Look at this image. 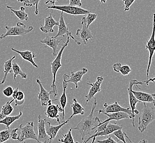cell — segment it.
I'll use <instances>...</instances> for the list:
<instances>
[{
  "label": "cell",
  "mask_w": 155,
  "mask_h": 143,
  "mask_svg": "<svg viewBox=\"0 0 155 143\" xmlns=\"http://www.w3.org/2000/svg\"><path fill=\"white\" fill-rule=\"evenodd\" d=\"M94 101L92 104V107L89 115L84 117L78 123L76 127L72 128L73 129L78 130L81 134V140H84V138L88 135L90 134L91 131L95 129L96 125L98 124L99 118L96 117H94V113L95 112V108L97 107V101L95 98H94Z\"/></svg>",
  "instance_id": "obj_1"
},
{
  "label": "cell",
  "mask_w": 155,
  "mask_h": 143,
  "mask_svg": "<svg viewBox=\"0 0 155 143\" xmlns=\"http://www.w3.org/2000/svg\"><path fill=\"white\" fill-rule=\"evenodd\" d=\"M143 107L138 119L137 128L139 131L143 133L146 131L150 123L155 119V110L153 107H150L143 102Z\"/></svg>",
  "instance_id": "obj_2"
},
{
  "label": "cell",
  "mask_w": 155,
  "mask_h": 143,
  "mask_svg": "<svg viewBox=\"0 0 155 143\" xmlns=\"http://www.w3.org/2000/svg\"><path fill=\"white\" fill-rule=\"evenodd\" d=\"M70 42V38L69 36H67V42L63 45L62 48H61L60 51L56 55L54 61L51 63V72L52 74V82L51 84V87L52 88V90L54 91V94L53 95L54 97L57 96L58 94H57V88L56 85V75H57V72L59 70L60 67L62 66V63H61V60H62V56L63 52L65 48L68 46L69 43Z\"/></svg>",
  "instance_id": "obj_3"
},
{
  "label": "cell",
  "mask_w": 155,
  "mask_h": 143,
  "mask_svg": "<svg viewBox=\"0 0 155 143\" xmlns=\"http://www.w3.org/2000/svg\"><path fill=\"white\" fill-rule=\"evenodd\" d=\"M6 32L0 36V39H4L7 36H24L27 34L30 33L34 29L33 26H30L27 28L26 25L21 22H18L15 26L9 27L5 26Z\"/></svg>",
  "instance_id": "obj_4"
},
{
  "label": "cell",
  "mask_w": 155,
  "mask_h": 143,
  "mask_svg": "<svg viewBox=\"0 0 155 143\" xmlns=\"http://www.w3.org/2000/svg\"><path fill=\"white\" fill-rule=\"evenodd\" d=\"M144 82H141L137 81L136 79H130L129 87L128 88V98L130 108L131 111L132 117H131V122L133 126L134 127V117L135 115L139 114V111L136 109V105L138 102H141L138 100L137 98L135 97L133 93L131 92V90L133 89V87L135 85H143Z\"/></svg>",
  "instance_id": "obj_5"
},
{
  "label": "cell",
  "mask_w": 155,
  "mask_h": 143,
  "mask_svg": "<svg viewBox=\"0 0 155 143\" xmlns=\"http://www.w3.org/2000/svg\"><path fill=\"white\" fill-rule=\"evenodd\" d=\"M48 9H56L58 10L63 13H66L70 15H86L90 12L89 10L84 9L81 7L78 6H71V5H63V6H58L52 5L51 6H48L46 8V10Z\"/></svg>",
  "instance_id": "obj_6"
},
{
  "label": "cell",
  "mask_w": 155,
  "mask_h": 143,
  "mask_svg": "<svg viewBox=\"0 0 155 143\" xmlns=\"http://www.w3.org/2000/svg\"><path fill=\"white\" fill-rule=\"evenodd\" d=\"M155 13L152 15V30L151 35H150L149 39L146 42L145 48L149 51V59H148V64L146 68V77L147 79L149 77V72L150 67L151 65L152 57L155 51Z\"/></svg>",
  "instance_id": "obj_7"
},
{
  "label": "cell",
  "mask_w": 155,
  "mask_h": 143,
  "mask_svg": "<svg viewBox=\"0 0 155 143\" xmlns=\"http://www.w3.org/2000/svg\"><path fill=\"white\" fill-rule=\"evenodd\" d=\"M21 130L20 135L18 137L17 141L19 142H23L27 139H33L38 142V138L36 133L34 130V122H28L25 125L21 124L19 125Z\"/></svg>",
  "instance_id": "obj_8"
},
{
  "label": "cell",
  "mask_w": 155,
  "mask_h": 143,
  "mask_svg": "<svg viewBox=\"0 0 155 143\" xmlns=\"http://www.w3.org/2000/svg\"><path fill=\"white\" fill-rule=\"evenodd\" d=\"M36 83L38 84L40 87V91L38 93V101H40L42 106H46L48 105L51 104L52 102L56 101L58 98H56L54 100H51L50 98V95L51 94H54L53 90L48 91L44 88L42 84L41 81L38 77L36 79Z\"/></svg>",
  "instance_id": "obj_9"
},
{
  "label": "cell",
  "mask_w": 155,
  "mask_h": 143,
  "mask_svg": "<svg viewBox=\"0 0 155 143\" xmlns=\"http://www.w3.org/2000/svg\"><path fill=\"white\" fill-rule=\"evenodd\" d=\"M122 128V125H118L116 122H114V123L108 122L106 125V128H104L103 131L96 133H94L93 135H91L90 137L88 138L87 140L84 141L83 143H87L91 139H93L91 143H94L95 141L96 138L97 137H102V136H107L110 134H112V133L114 131H116L117 129Z\"/></svg>",
  "instance_id": "obj_10"
},
{
  "label": "cell",
  "mask_w": 155,
  "mask_h": 143,
  "mask_svg": "<svg viewBox=\"0 0 155 143\" xmlns=\"http://www.w3.org/2000/svg\"><path fill=\"white\" fill-rule=\"evenodd\" d=\"M38 143H51L52 140L50 139V137L47 134L45 128V123L46 119H42L41 115H39L38 117Z\"/></svg>",
  "instance_id": "obj_11"
},
{
  "label": "cell",
  "mask_w": 155,
  "mask_h": 143,
  "mask_svg": "<svg viewBox=\"0 0 155 143\" xmlns=\"http://www.w3.org/2000/svg\"><path fill=\"white\" fill-rule=\"evenodd\" d=\"M98 111V113H101L102 112H106V113H112V112H124L125 113L129 114L130 116L132 117L131 111L129 108H124L121 106L118 103V102L115 101L113 104L108 105L107 103L105 102L104 104V108L102 110H95V112Z\"/></svg>",
  "instance_id": "obj_12"
},
{
  "label": "cell",
  "mask_w": 155,
  "mask_h": 143,
  "mask_svg": "<svg viewBox=\"0 0 155 143\" xmlns=\"http://www.w3.org/2000/svg\"><path fill=\"white\" fill-rule=\"evenodd\" d=\"M88 72L87 69L85 68H82L81 70L78 71H72L71 72V75H68L67 74H64L63 75V79L65 80L67 83H72L74 84L75 88H78V83L82 80L84 75L87 74Z\"/></svg>",
  "instance_id": "obj_13"
},
{
  "label": "cell",
  "mask_w": 155,
  "mask_h": 143,
  "mask_svg": "<svg viewBox=\"0 0 155 143\" xmlns=\"http://www.w3.org/2000/svg\"><path fill=\"white\" fill-rule=\"evenodd\" d=\"M58 23H59L58 25V32H57V34L54 36V38H58V37H61V36L64 37L66 35L67 36H69V38H71L78 45H81V42H79L77 39H75L74 37L72 35V33L69 31L68 28L67 26L64 19L63 12H61V13L60 21H59Z\"/></svg>",
  "instance_id": "obj_14"
},
{
  "label": "cell",
  "mask_w": 155,
  "mask_h": 143,
  "mask_svg": "<svg viewBox=\"0 0 155 143\" xmlns=\"http://www.w3.org/2000/svg\"><path fill=\"white\" fill-rule=\"evenodd\" d=\"M81 23L82 25V28L77 29L75 34L81 39V42H83V44H86L89 40H93L94 38L93 33L88 28V27H87V22L85 19V17H84L81 19Z\"/></svg>",
  "instance_id": "obj_15"
},
{
  "label": "cell",
  "mask_w": 155,
  "mask_h": 143,
  "mask_svg": "<svg viewBox=\"0 0 155 143\" xmlns=\"http://www.w3.org/2000/svg\"><path fill=\"white\" fill-rule=\"evenodd\" d=\"M104 77L102 76H98L96 78V81L91 83L90 82L87 83V85H89L91 87L90 89L89 92L87 94V95L85 96V103L87 104V103L88 102L90 101L92 98H94V96L98 92H100L101 90L102 83L104 81Z\"/></svg>",
  "instance_id": "obj_16"
},
{
  "label": "cell",
  "mask_w": 155,
  "mask_h": 143,
  "mask_svg": "<svg viewBox=\"0 0 155 143\" xmlns=\"http://www.w3.org/2000/svg\"><path fill=\"white\" fill-rule=\"evenodd\" d=\"M62 113V108L58 105L52 104V103L48 105V107L45 111V115L48 118L56 119L57 122L60 123L59 112Z\"/></svg>",
  "instance_id": "obj_17"
},
{
  "label": "cell",
  "mask_w": 155,
  "mask_h": 143,
  "mask_svg": "<svg viewBox=\"0 0 155 143\" xmlns=\"http://www.w3.org/2000/svg\"><path fill=\"white\" fill-rule=\"evenodd\" d=\"M101 113L104 114L108 117L107 119H105L104 121H101L100 119H98V124L96 126L95 129L97 127L101 125L102 123L110 122V121H120L121 119L130 118L131 119V116L127 113L124 112H112V113H106V112H102Z\"/></svg>",
  "instance_id": "obj_18"
},
{
  "label": "cell",
  "mask_w": 155,
  "mask_h": 143,
  "mask_svg": "<svg viewBox=\"0 0 155 143\" xmlns=\"http://www.w3.org/2000/svg\"><path fill=\"white\" fill-rule=\"evenodd\" d=\"M62 41V39L60 40L57 39V38H54V36H47L45 39L41 40L40 42L45 46L51 48L52 49V55L56 56L57 54L58 47Z\"/></svg>",
  "instance_id": "obj_19"
},
{
  "label": "cell",
  "mask_w": 155,
  "mask_h": 143,
  "mask_svg": "<svg viewBox=\"0 0 155 143\" xmlns=\"http://www.w3.org/2000/svg\"><path fill=\"white\" fill-rule=\"evenodd\" d=\"M58 22L52 17V13H51L48 17L45 18V24L44 25H40V29L43 33L48 34V33H54L53 28L54 26L58 25Z\"/></svg>",
  "instance_id": "obj_20"
},
{
  "label": "cell",
  "mask_w": 155,
  "mask_h": 143,
  "mask_svg": "<svg viewBox=\"0 0 155 143\" xmlns=\"http://www.w3.org/2000/svg\"><path fill=\"white\" fill-rule=\"evenodd\" d=\"M69 121V119H67L65 121H63L62 123H60L59 125H51L50 122H47V125H45V128H46V131L48 134V137H50V139L51 140L54 139L56 137L58 134V132L60 131V129L63 126L65 125L67 123H68Z\"/></svg>",
  "instance_id": "obj_21"
},
{
  "label": "cell",
  "mask_w": 155,
  "mask_h": 143,
  "mask_svg": "<svg viewBox=\"0 0 155 143\" xmlns=\"http://www.w3.org/2000/svg\"><path fill=\"white\" fill-rule=\"evenodd\" d=\"M12 51L15 52L16 53L19 54L21 57L24 61H27L28 62H30L34 67H35L36 68H38V66L37 65L34 58L36 57V54L30 50H24V51H19L15 48H11Z\"/></svg>",
  "instance_id": "obj_22"
},
{
  "label": "cell",
  "mask_w": 155,
  "mask_h": 143,
  "mask_svg": "<svg viewBox=\"0 0 155 143\" xmlns=\"http://www.w3.org/2000/svg\"><path fill=\"white\" fill-rule=\"evenodd\" d=\"M131 92L133 93L135 97L141 102H150L155 104V94L154 93L149 94L141 91L133 90V89L131 90Z\"/></svg>",
  "instance_id": "obj_23"
},
{
  "label": "cell",
  "mask_w": 155,
  "mask_h": 143,
  "mask_svg": "<svg viewBox=\"0 0 155 143\" xmlns=\"http://www.w3.org/2000/svg\"><path fill=\"white\" fill-rule=\"evenodd\" d=\"M7 8L11 11V13L14 14L17 18L21 21H28V15L25 12V8L24 6H21L19 10H15L12 7L7 6Z\"/></svg>",
  "instance_id": "obj_24"
},
{
  "label": "cell",
  "mask_w": 155,
  "mask_h": 143,
  "mask_svg": "<svg viewBox=\"0 0 155 143\" xmlns=\"http://www.w3.org/2000/svg\"><path fill=\"white\" fill-rule=\"evenodd\" d=\"M72 107V114L69 117L68 119H71L73 117L78 115H84V107L81 105V104L78 101L76 98H73V103L71 104Z\"/></svg>",
  "instance_id": "obj_25"
},
{
  "label": "cell",
  "mask_w": 155,
  "mask_h": 143,
  "mask_svg": "<svg viewBox=\"0 0 155 143\" xmlns=\"http://www.w3.org/2000/svg\"><path fill=\"white\" fill-rule=\"evenodd\" d=\"M68 83H67L65 80L63 79V91L59 98L60 104L61 105V108H62L63 110L62 113L63 121H64V108L66 107L67 102V98L66 96V89L68 87Z\"/></svg>",
  "instance_id": "obj_26"
},
{
  "label": "cell",
  "mask_w": 155,
  "mask_h": 143,
  "mask_svg": "<svg viewBox=\"0 0 155 143\" xmlns=\"http://www.w3.org/2000/svg\"><path fill=\"white\" fill-rule=\"evenodd\" d=\"M15 56L12 57L9 60H7L4 63V75L3 78L1 81H0V85L3 84L5 83L7 79V75L9 73H12V63H13V60H15Z\"/></svg>",
  "instance_id": "obj_27"
},
{
  "label": "cell",
  "mask_w": 155,
  "mask_h": 143,
  "mask_svg": "<svg viewBox=\"0 0 155 143\" xmlns=\"http://www.w3.org/2000/svg\"><path fill=\"white\" fill-rule=\"evenodd\" d=\"M113 69L117 73H119L123 75H127L131 72V69L128 65H122V63L117 62L114 64Z\"/></svg>",
  "instance_id": "obj_28"
},
{
  "label": "cell",
  "mask_w": 155,
  "mask_h": 143,
  "mask_svg": "<svg viewBox=\"0 0 155 143\" xmlns=\"http://www.w3.org/2000/svg\"><path fill=\"white\" fill-rule=\"evenodd\" d=\"M12 96L15 102V106L23 104L25 101V94L22 91L19 90L18 88L14 89Z\"/></svg>",
  "instance_id": "obj_29"
},
{
  "label": "cell",
  "mask_w": 155,
  "mask_h": 143,
  "mask_svg": "<svg viewBox=\"0 0 155 143\" xmlns=\"http://www.w3.org/2000/svg\"><path fill=\"white\" fill-rule=\"evenodd\" d=\"M14 101L13 98L9 101H7L3 105L0 112V119H3L4 117L9 116L13 111V107L11 106V104Z\"/></svg>",
  "instance_id": "obj_30"
},
{
  "label": "cell",
  "mask_w": 155,
  "mask_h": 143,
  "mask_svg": "<svg viewBox=\"0 0 155 143\" xmlns=\"http://www.w3.org/2000/svg\"><path fill=\"white\" fill-rule=\"evenodd\" d=\"M23 115V113L21 111H20V112L18 115L16 116H7L5 117H4L3 119H1L0 120V124H3L6 126V128H10V126L13 123L15 122L17 120L19 119L21 116Z\"/></svg>",
  "instance_id": "obj_31"
},
{
  "label": "cell",
  "mask_w": 155,
  "mask_h": 143,
  "mask_svg": "<svg viewBox=\"0 0 155 143\" xmlns=\"http://www.w3.org/2000/svg\"><path fill=\"white\" fill-rule=\"evenodd\" d=\"M12 72L13 73V78L15 81L17 75H20L22 79H27V74L22 71L20 66L16 62L12 63Z\"/></svg>",
  "instance_id": "obj_32"
},
{
  "label": "cell",
  "mask_w": 155,
  "mask_h": 143,
  "mask_svg": "<svg viewBox=\"0 0 155 143\" xmlns=\"http://www.w3.org/2000/svg\"><path fill=\"white\" fill-rule=\"evenodd\" d=\"M122 128H120V129H117L116 131H114L112 133V134H114V135L118 139L119 141L120 140V141H123V143H127L125 139V138L126 137L128 139L130 143H132V141H131V140H130V139L127 136V135L126 134L125 132L123 131Z\"/></svg>",
  "instance_id": "obj_33"
},
{
  "label": "cell",
  "mask_w": 155,
  "mask_h": 143,
  "mask_svg": "<svg viewBox=\"0 0 155 143\" xmlns=\"http://www.w3.org/2000/svg\"><path fill=\"white\" fill-rule=\"evenodd\" d=\"M73 130L72 128H69L68 131L66 134L63 135L62 139L58 138V141L61 143H75L73 137L72 136V131Z\"/></svg>",
  "instance_id": "obj_34"
},
{
  "label": "cell",
  "mask_w": 155,
  "mask_h": 143,
  "mask_svg": "<svg viewBox=\"0 0 155 143\" xmlns=\"http://www.w3.org/2000/svg\"><path fill=\"white\" fill-rule=\"evenodd\" d=\"M11 129L7 128L5 130L0 131V143L7 141L11 139Z\"/></svg>",
  "instance_id": "obj_35"
},
{
  "label": "cell",
  "mask_w": 155,
  "mask_h": 143,
  "mask_svg": "<svg viewBox=\"0 0 155 143\" xmlns=\"http://www.w3.org/2000/svg\"><path fill=\"white\" fill-rule=\"evenodd\" d=\"M97 17V15L95 13H92L89 12L87 14L86 16L85 17V19L87 22V27L89 28L90 25L95 21Z\"/></svg>",
  "instance_id": "obj_36"
},
{
  "label": "cell",
  "mask_w": 155,
  "mask_h": 143,
  "mask_svg": "<svg viewBox=\"0 0 155 143\" xmlns=\"http://www.w3.org/2000/svg\"><path fill=\"white\" fill-rule=\"evenodd\" d=\"M40 2V0H29V7L35 6V14L38 15L39 14V2Z\"/></svg>",
  "instance_id": "obj_37"
},
{
  "label": "cell",
  "mask_w": 155,
  "mask_h": 143,
  "mask_svg": "<svg viewBox=\"0 0 155 143\" xmlns=\"http://www.w3.org/2000/svg\"><path fill=\"white\" fill-rule=\"evenodd\" d=\"M13 91H14V89L11 86L9 85V86H8V87L5 88L3 90L2 92H3V95L9 98V97L12 96Z\"/></svg>",
  "instance_id": "obj_38"
},
{
  "label": "cell",
  "mask_w": 155,
  "mask_h": 143,
  "mask_svg": "<svg viewBox=\"0 0 155 143\" xmlns=\"http://www.w3.org/2000/svg\"><path fill=\"white\" fill-rule=\"evenodd\" d=\"M135 0H122L124 11H129L131 5L134 3Z\"/></svg>",
  "instance_id": "obj_39"
},
{
  "label": "cell",
  "mask_w": 155,
  "mask_h": 143,
  "mask_svg": "<svg viewBox=\"0 0 155 143\" xmlns=\"http://www.w3.org/2000/svg\"><path fill=\"white\" fill-rule=\"evenodd\" d=\"M18 129L17 128L11 129V139L17 140L18 139L19 135L18 134Z\"/></svg>",
  "instance_id": "obj_40"
},
{
  "label": "cell",
  "mask_w": 155,
  "mask_h": 143,
  "mask_svg": "<svg viewBox=\"0 0 155 143\" xmlns=\"http://www.w3.org/2000/svg\"><path fill=\"white\" fill-rule=\"evenodd\" d=\"M118 141H119L118 140L116 141V140H114V139H113V138L112 137H109L107 138H106V139H103V140H97V143H118Z\"/></svg>",
  "instance_id": "obj_41"
},
{
  "label": "cell",
  "mask_w": 155,
  "mask_h": 143,
  "mask_svg": "<svg viewBox=\"0 0 155 143\" xmlns=\"http://www.w3.org/2000/svg\"><path fill=\"white\" fill-rule=\"evenodd\" d=\"M69 5L81 7L82 6V3L81 0H69Z\"/></svg>",
  "instance_id": "obj_42"
},
{
  "label": "cell",
  "mask_w": 155,
  "mask_h": 143,
  "mask_svg": "<svg viewBox=\"0 0 155 143\" xmlns=\"http://www.w3.org/2000/svg\"><path fill=\"white\" fill-rule=\"evenodd\" d=\"M154 81H155V77H153L152 78H150V79L148 78L147 80L144 81V83H145L146 85H148L150 81H151L152 83H154Z\"/></svg>",
  "instance_id": "obj_43"
},
{
  "label": "cell",
  "mask_w": 155,
  "mask_h": 143,
  "mask_svg": "<svg viewBox=\"0 0 155 143\" xmlns=\"http://www.w3.org/2000/svg\"><path fill=\"white\" fill-rule=\"evenodd\" d=\"M60 0H48L46 2L45 5H47L48 3H50L51 5H54L56 2H58Z\"/></svg>",
  "instance_id": "obj_44"
},
{
  "label": "cell",
  "mask_w": 155,
  "mask_h": 143,
  "mask_svg": "<svg viewBox=\"0 0 155 143\" xmlns=\"http://www.w3.org/2000/svg\"><path fill=\"white\" fill-rule=\"evenodd\" d=\"M24 6H27V7H29V0H24Z\"/></svg>",
  "instance_id": "obj_45"
},
{
  "label": "cell",
  "mask_w": 155,
  "mask_h": 143,
  "mask_svg": "<svg viewBox=\"0 0 155 143\" xmlns=\"http://www.w3.org/2000/svg\"><path fill=\"white\" fill-rule=\"evenodd\" d=\"M100 2H101V3H105L107 1V0H100Z\"/></svg>",
  "instance_id": "obj_46"
},
{
  "label": "cell",
  "mask_w": 155,
  "mask_h": 143,
  "mask_svg": "<svg viewBox=\"0 0 155 143\" xmlns=\"http://www.w3.org/2000/svg\"><path fill=\"white\" fill-rule=\"evenodd\" d=\"M143 142H145V143H147V141L146 140H145V139H143V140H141V141H140V143H143Z\"/></svg>",
  "instance_id": "obj_47"
},
{
  "label": "cell",
  "mask_w": 155,
  "mask_h": 143,
  "mask_svg": "<svg viewBox=\"0 0 155 143\" xmlns=\"http://www.w3.org/2000/svg\"><path fill=\"white\" fill-rule=\"evenodd\" d=\"M17 1L19 2H22V3H23L24 1V0H17Z\"/></svg>",
  "instance_id": "obj_48"
}]
</instances>
